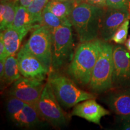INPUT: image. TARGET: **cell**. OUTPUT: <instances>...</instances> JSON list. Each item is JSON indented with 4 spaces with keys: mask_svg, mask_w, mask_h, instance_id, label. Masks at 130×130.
Segmentation results:
<instances>
[{
    "mask_svg": "<svg viewBox=\"0 0 130 130\" xmlns=\"http://www.w3.org/2000/svg\"><path fill=\"white\" fill-rule=\"evenodd\" d=\"M101 40L81 42L74 54L68 68V74L76 83L89 85L100 54Z\"/></svg>",
    "mask_w": 130,
    "mask_h": 130,
    "instance_id": "obj_1",
    "label": "cell"
},
{
    "mask_svg": "<svg viewBox=\"0 0 130 130\" xmlns=\"http://www.w3.org/2000/svg\"><path fill=\"white\" fill-rule=\"evenodd\" d=\"M104 9L84 3H80L75 6L69 20L80 43L98 39Z\"/></svg>",
    "mask_w": 130,
    "mask_h": 130,
    "instance_id": "obj_2",
    "label": "cell"
},
{
    "mask_svg": "<svg viewBox=\"0 0 130 130\" xmlns=\"http://www.w3.org/2000/svg\"><path fill=\"white\" fill-rule=\"evenodd\" d=\"M113 46L102 40L100 54L92 72L89 87L96 93H102L113 87Z\"/></svg>",
    "mask_w": 130,
    "mask_h": 130,
    "instance_id": "obj_3",
    "label": "cell"
},
{
    "mask_svg": "<svg viewBox=\"0 0 130 130\" xmlns=\"http://www.w3.org/2000/svg\"><path fill=\"white\" fill-rule=\"evenodd\" d=\"M48 81L60 104L64 108H71L79 102L96 98L93 94L79 88L74 81L56 72L49 75Z\"/></svg>",
    "mask_w": 130,
    "mask_h": 130,
    "instance_id": "obj_4",
    "label": "cell"
},
{
    "mask_svg": "<svg viewBox=\"0 0 130 130\" xmlns=\"http://www.w3.org/2000/svg\"><path fill=\"white\" fill-rule=\"evenodd\" d=\"M72 27L60 26L53 32L52 70H60L72 59L74 38Z\"/></svg>",
    "mask_w": 130,
    "mask_h": 130,
    "instance_id": "obj_5",
    "label": "cell"
},
{
    "mask_svg": "<svg viewBox=\"0 0 130 130\" xmlns=\"http://www.w3.org/2000/svg\"><path fill=\"white\" fill-rule=\"evenodd\" d=\"M24 46L51 71L53 33L48 28L40 25L34 29Z\"/></svg>",
    "mask_w": 130,
    "mask_h": 130,
    "instance_id": "obj_6",
    "label": "cell"
},
{
    "mask_svg": "<svg viewBox=\"0 0 130 130\" xmlns=\"http://www.w3.org/2000/svg\"><path fill=\"white\" fill-rule=\"evenodd\" d=\"M38 111L42 119L54 128L62 127L67 123V117L61 109L48 81L45 83L39 101Z\"/></svg>",
    "mask_w": 130,
    "mask_h": 130,
    "instance_id": "obj_7",
    "label": "cell"
},
{
    "mask_svg": "<svg viewBox=\"0 0 130 130\" xmlns=\"http://www.w3.org/2000/svg\"><path fill=\"white\" fill-rule=\"evenodd\" d=\"M45 86L43 81L21 76L12 84L8 96L17 98L38 111L39 101Z\"/></svg>",
    "mask_w": 130,
    "mask_h": 130,
    "instance_id": "obj_8",
    "label": "cell"
},
{
    "mask_svg": "<svg viewBox=\"0 0 130 130\" xmlns=\"http://www.w3.org/2000/svg\"><path fill=\"white\" fill-rule=\"evenodd\" d=\"M17 60L19 71L24 77L43 81L50 74V70L24 45L17 53Z\"/></svg>",
    "mask_w": 130,
    "mask_h": 130,
    "instance_id": "obj_9",
    "label": "cell"
},
{
    "mask_svg": "<svg viewBox=\"0 0 130 130\" xmlns=\"http://www.w3.org/2000/svg\"><path fill=\"white\" fill-rule=\"evenodd\" d=\"M129 8L115 9L105 7L100 25V36L102 40L106 42L111 40L115 32L125 21L129 19Z\"/></svg>",
    "mask_w": 130,
    "mask_h": 130,
    "instance_id": "obj_10",
    "label": "cell"
},
{
    "mask_svg": "<svg viewBox=\"0 0 130 130\" xmlns=\"http://www.w3.org/2000/svg\"><path fill=\"white\" fill-rule=\"evenodd\" d=\"M113 86L130 84V53L126 47L116 45L113 49Z\"/></svg>",
    "mask_w": 130,
    "mask_h": 130,
    "instance_id": "obj_11",
    "label": "cell"
},
{
    "mask_svg": "<svg viewBox=\"0 0 130 130\" xmlns=\"http://www.w3.org/2000/svg\"><path fill=\"white\" fill-rule=\"evenodd\" d=\"M109 114L110 112L99 104L95 99L79 102L75 105L72 111V116L79 117L97 125H100L102 117Z\"/></svg>",
    "mask_w": 130,
    "mask_h": 130,
    "instance_id": "obj_12",
    "label": "cell"
},
{
    "mask_svg": "<svg viewBox=\"0 0 130 130\" xmlns=\"http://www.w3.org/2000/svg\"><path fill=\"white\" fill-rule=\"evenodd\" d=\"M112 111L125 122H130V90H121L110 94L105 100Z\"/></svg>",
    "mask_w": 130,
    "mask_h": 130,
    "instance_id": "obj_13",
    "label": "cell"
},
{
    "mask_svg": "<svg viewBox=\"0 0 130 130\" xmlns=\"http://www.w3.org/2000/svg\"><path fill=\"white\" fill-rule=\"evenodd\" d=\"M9 118L16 126L26 128L36 127L42 121H44L38 111L27 104L22 110L10 116Z\"/></svg>",
    "mask_w": 130,
    "mask_h": 130,
    "instance_id": "obj_14",
    "label": "cell"
},
{
    "mask_svg": "<svg viewBox=\"0 0 130 130\" xmlns=\"http://www.w3.org/2000/svg\"><path fill=\"white\" fill-rule=\"evenodd\" d=\"M34 24L31 16L27 7L19 4L16 8V14L12 27L18 30L24 37L30 31L40 27Z\"/></svg>",
    "mask_w": 130,
    "mask_h": 130,
    "instance_id": "obj_15",
    "label": "cell"
},
{
    "mask_svg": "<svg viewBox=\"0 0 130 130\" xmlns=\"http://www.w3.org/2000/svg\"><path fill=\"white\" fill-rule=\"evenodd\" d=\"M0 34L3 36L7 56H15L16 53L20 50L21 42L24 37L13 27L1 31Z\"/></svg>",
    "mask_w": 130,
    "mask_h": 130,
    "instance_id": "obj_16",
    "label": "cell"
},
{
    "mask_svg": "<svg viewBox=\"0 0 130 130\" xmlns=\"http://www.w3.org/2000/svg\"><path fill=\"white\" fill-rule=\"evenodd\" d=\"M77 4L70 1L49 0L45 7L61 19H69L70 15Z\"/></svg>",
    "mask_w": 130,
    "mask_h": 130,
    "instance_id": "obj_17",
    "label": "cell"
},
{
    "mask_svg": "<svg viewBox=\"0 0 130 130\" xmlns=\"http://www.w3.org/2000/svg\"><path fill=\"white\" fill-rule=\"evenodd\" d=\"M21 76L17 57L16 58L14 56H8L5 60L4 74L3 81L7 85H10Z\"/></svg>",
    "mask_w": 130,
    "mask_h": 130,
    "instance_id": "obj_18",
    "label": "cell"
},
{
    "mask_svg": "<svg viewBox=\"0 0 130 130\" xmlns=\"http://www.w3.org/2000/svg\"><path fill=\"white\" fill-rule=\"evenodd\" d=\"M40 25H43L48 28L52 33L56 28L62 25L72 26L69 19H63L58 17L53 13L50 12L46 7L43 10L42 13Z\"/></svg>",
    "mask_w": 130,
    "mask_h": 130,
    "instance_id": "obj_19",
    "label": "cell"
},
{
    "mask_svg": "<svg viewBox=\"0 0 130 130\" xmlns=\"http://www.w3.org/2000/svg\"><path fill=\"white\" fill-rule=\"evenodd\" d=\"M19 2L11 0H6V10L4 15L0 19V30L3 31L6 29L12 27L16 14V8Z\"/></svg>",
    "mask_w": 130,
    "mask_h": 130,
    "instance_id": "obj_20",
    "label": "cell"
},
{
    "mask_svg": "<svg viewBox=\"0 0 130 130\" xmlns=\"http://www.w3.org/2000/svg\"><path fill=\"white\" fill-rule=\"evenodd\" d=\"M48 1L49 0H33L27 7L36 25H40L42 13Z\"/></svg>",
    "mask_w": 130,
    "mask_h": 130,
    "instance_id": "obj_21",
    "label": "cell"
},
{
    "mask_svg": "<svg viewBox=\"0 0 130 130\" xmlns=\"http://www.w3.org/2000/svg\"><path fill=\"white\" fill-rule=\"evenodd\" d=\"M129 25V19H127L123 22L122 24L115 32L111 40L119 45H122L125 43L127 39Z\"/></svg>",
    "mask_w": 130,
    "mask_h": 130,
    "instance_id": "obj_22",
    "label": "cell"
},
{
    "mask_svg": "<svg viewBox=\"0 0 130 130\" xmlns=\"http://www.w3.org/2000/svg\"><path fill=\"white\" fill-rule=\"evenodd\" d=\"M26 104L17 98L9 96L6 103V108L9 117L19 112L24 108Z\"/></svg>",
    "mask_w": 130,
    "mask_h": 130,
    "instance_id": "obj_23",
    "label": "cell"
},
{
    "mask_svg": "<svg viewBox=\"0 0 130 130\" xmlns=\"http://www.w3.org/2000/svg\"><path fill=\"white\" fill-rule=\"evenodd\" d=\"M107 7L115 9H130V0H107Z\"/></svg>",
    "mask_w": 130,
    "mask_h": 130,
    "instance_id": "obj_24",
    "label": "cell"
},
{
    "mask_svg": "<svg viewBox=\"0 0 130 130\" xmlns=\"http://www.w3.org/2000/svg\"><path fill=\"white\" fill-rule=\"evenodd\" d=\"M80 2L87 3L92 6L101 8H105L107 7V0H80Z\"/></svg>",
    "mask_w": 130,
    "mask_h": 130,
    "instance_id": "obj_25",
    "label": "cell"
},
{
    "mask_svg": "<svg viewBox=\"0 0 130 130\" xmlns=\"http://www.w3.org/2000/svg\"><path fill=\"white\" fill-rule=\"evenodd\" d=\"M8 57L3 36L0 34V59H6Z\"/></svg>",
    "mask_w": 130,
    "mask_h": 130,
    "instance_id": "obj_26",
    "label": "cell"
},
{
    "mask_svg": "<svg viewBox=\"0 0 130 130\" xmlns=\"http://www.w3.org/2000/svg\"><path fill=\"white\" fill-rule=\"evenodd\" d=\"M6 59H0V79L2 81L4 74V63Z\"/></svg>",
    "mask_w": 130,
    "mask_h": 130,
    "instance_id": "obj_27",
    "label": "cell"
},
{
    "mask_svg": "<svg viewBox=\"0 0 130 130\" xmlns=\"http://www.w3.org/2000/svg\"><path fill=\"white\" fill-rule=\"evenodd\" d=\"M32 1L33 0H19V4L21 5V6H24L25 7H27Z\"/></svg>",
    "mask_w": 130,
    "mask_h": 130,
    "instance_id": "obj_28",
    "label": "cell"
},
{
    "mask_svg": "<svg viewBox=\"0 0 130 130\" xmlns=\"http://www.w3.org/2000/svg\"><path fill=\"white\" fill-rule=\"evenodd\" d=\"M123 129L130 130V122H125L122 126Z\"/></svg>",
    "mask_w": 130,
    "mask_h": 130,
    "instance_id": "obj_29",
    "label": "cell"
},
{
    "mask_svg": "<svg viewBox=\"0 0 130 130\" xmlns=\"http://www.w3.org/2000/svg\"><path fill=\"white\" fill-rule=\"evenodd\" d=\"M125 45L126 48L130 52V37L128 39H126L125 43Z\"/></svg>",
    "mask_w": 130,
    "mask_h": 130,
    "instance_id": "obj_30",
    "label": "cell"
},
{
    "mask_svg": "<svg viewBox=\"0 0 130 130\" xmlns=\"http://www.w3.org/2000/svg\"><path fill=\"white\" fill-rule=\"evenodd\" d=\"M59 1H70V2L75 3L76 4H79L80 3V0H59Z\"/></svg>",
    "mask_w": 130,
    "mask_h": 130,
    "instance_id": "obj_31",
    "label": "cell"
},
{
    "mask_svg": "<svg viewBox=\"0 0 130 130\" xmlns=\"http://www.w3.org/2000/svg\"><path fill=\"white\" fill-rule=\"evenodd\" d=\"M11 1H16V2H19V0H11Z\"/></svg>",
    "mask_w": 130,
    "mask_h": 130,
    "instance_id": "obj_32",
    "label": "cell"
},
{
    "mask_svg": "<svg viewBox=\"0 0 130 130\" xmlns=\"http://www.w3.org/2000/svg\"><path fill=\"white\" fill-rule=\"evenodd\" d=\"M129 20H130V15H129Z\"/></svg>",
    "mask_w": 130,
    "mask_h": 130,
    "instance_id": "obj_33",
    "label": "cell"
},
{
    "mask_svg": "<svg viewBox=\"0 0 130 130\" xmlns=\"http://www.w3.org/2000/svg\"><path fill=\"white\" fill-rule=\"evenodd\" d=\"M1 1H3V0H1Z\"/></svg>",
    "mask_w": 130,
    "mask_h": 130,
    "instance_id": "obj_34",
    "label": "cell"
}]
</instances>
